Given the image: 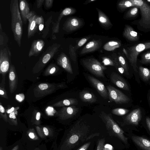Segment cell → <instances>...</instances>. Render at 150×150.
Segmentation results:
<instances>
[{
	"label": "cell",
	"mask_w": 150,
	"mask_h": 150,
	"mask_svg": "<svg viewBox=\"0 0 150 150\" xmlns=\"http://www.w3.org/2000/svg\"><path fill=\"white\" fill-rule=\"evenodd\" d=\"M19 108L18 106L15 108L14 110L9 114V120L11 124L16 125H17V120L16 117L18 115V110Z\"/></svg>",
	"instance_id": "35"
},
{
	"label": "cell",
	"mask_w": 150,
	"mask_h": 150,
	"mask_svg": "<svg viewBox=\"0 0 150 150\" xmlns=\"http://www.w3.org/2000/svg\"><path fill=\"white\" fill-rule=\"evenodd\" d=\"M87 77L91 84L102 97L105 99L108 98V91L101 82L91 75H88Z\"/></svg>",
	"instance_id": "13"
},
{
	"label": "cell",
	"mask_w": 150,
	"mask_h": 150,
	"mask_svg": "<svg viewBox=\"0 0 150 150\" xmlns=\"http://www.w3.org/2000/svg\"><path fill=\"white\" fill-rule=\"evenodd\" d=\"M130 0L140 10L141 18L138 24L144 29H150V5L144 0Z\"/></svg>",
	"instance_id": "7"
},
{
	"label": "cell",
	"mask_w": 150,
	"mask_h": 150,
	"mask_svg": "<svg viewBox=\"0 0 150 150\" xmlns=\"http://www.w3.org/2000/svg\"><path fill=\"white\" fill-rule=\"evenodd\" d=\"M141 118V110L138 108L133 110L125 117L124 122L126 124L137 125Z\"/></svg>",
	"instance_id": "14"
},
{
	"label": "cell",
	"mask_w": 150,
	"mask_h": 150,
	"mask_svg": "<svg viewBox=\"0 0 150 150\" xmlns=\"http://www.w3.org/2000/svg\"><path fill=\"white\" fill-rule=\"evenodd\" d=\"M100 117L104 124L108 136L116 137L125 144H128V139L124 134V131L113 119L111 114L102 112Z\"/></svg>",
	"instance_id": "3"
},
{
	"label": "cell",
	"mask_w": 150,
	"mask_h": 150,
	"mask_svg": "<svg viewBox=\"0 0 150 150\" xmlns=\"http://www.w3.org/2000/svg\"><path fill=\"white\" fill-rule=\"evenodd\" d=\"M45 44V42L42 40H34L32 43L28 53V57H30L33 56H38L43 50Z\"/></svg>",
	"instance_id": "16"
},
{
	"label": "cell",
	"mask_w": 150,
	"mask_h": 150,
	"mask_svg": "<svg viewBox=\"0 0 150 150\" xmlns=\"http://www.w3.org/2000/svg\"><path fill=\"white\" fill-rule=\"evenodd\" d=\"M129 111V110L126 109L117 108L112 109L111 112L114 115L120 116L125 115L128 113Z\"/></svg>",
	"instance_id": "39"
},
{
	"label": "cell",
	"mask_w": 150,
	"mask_h": 150,
	"mask_svg": "<svg viewBox=\"0 0 150 150\" xmlns=\"http://www.w3.org/2000/svg\"><path fill=\"white\" fill-rule=\"evenodd\" d=\"M117 57L119 63L124 68L127 74L129 75V68L125 59L123 56L120 54Z\"/></svg>",
	"instance_id": "41"
},
{
	"label": "cell",
	"mask_w": 150,
	"mask_h": 150,
	"mask_svg": "<svg viewBox=\"0 0 150 150\" xmlns=\"http://www.w3.org/2000/svg\"><path fill=\"white\" fill-rule=\"evenodd\" d=\"M102 59V62L104 65L115 66V62L113 59L106 57H103Z\"/></svg>",
	"instance_id": "45"
},
{
	"label": "cell",
	"mask_w": 150,
	"mask_h": 150,
	"mask_svg": "<svg viewBox=\"0 0 150 150\" xmlns=\"http://www.w3.org/2000/svg\"><path fill=\"white\" fill-rule=\"evenodd\" d=\"M139 62L143 64L150 63V51L146 52L143 54Z\"/></svg>",
	"instance_id": "43"
},
{
	"label": "cell",
	"mask_w": 150,
	"mask_h": 150,
	"mask_svg": "<svg viewBox=\"0 0 150 150\" xmlns=\"http://www.w3.org/2000/svg\"><path fill=\"white\" fill-rule=\"evenodd\" d=\"M41 114L39 112H37L36 113L35 119L37 121L39 120L40 118Z\"/></svg>",
	"instance_id": "53"
},
{
	"label": "cell",
	"mask_w": 150,
	"mask_h": 150,
	"mask_svg": "<svg viewBox=\"0 0 150 150\" xmlns=\"http://www.w3.org/2000/svg\"><path fill=\"white\" fill-rule=\"evenodd\" d=\"M59 69V67L56 64H51L46 69L43 73V75L46 76L55 74Z\"/></svg>",
	"instance_id": "32"
},
{
	"label": "cell",
	"mask_w": 150,
	"mask_h": 150,
	"mask_svg": "<svg viewBox=\"0 0 150 150\" xmlns=\"http://www.w3.org/2000/svg\"><path fill=\"white\" fill-rule=\"evenodd\" d=\"M108 136L105 126L81 118L65 130L60 150H73L92 139Z\"/></svg>",
	"instance_id": "1"
},
{
	"label": "cell",
	"mask_w": 150,
	"mask_h": 150,
	"mask_svg": "<svg viewBox=\"0 0 150 150\" xmlns=\"http://www.w3.org/2000/svg\"><path fill=\"white\" fill-rule=\"evenodd\" d=\"M35 21L36 24L38 25L41 24H44L43 17L42 16H38L36 15Z\"/></svg>",
	"instance_id": "47"
},
{
	"label": "cell",
	"mask_w": 150,
	"mask_h": 150,
	"mask_svg": "<svg viewBox=\"0 0 150 150\" xmlns=\"http://www.w3.org/2000/svg\"><path fill=\"white\" fill-rule=\"evenodd\" d=\"M112 55L113 58L112 59L113 60L115 64V67L116 70L121 74L126 75H128L125 71L124 68L119 63L117 57V56H116L115 54L113 53Z\"/></svg>",
	"instance_id": "34"
},
{
	"label": "cell",
	"mask_w": 150,
	"mask_h": 150,
	"mask_svg": "<svg viewBox=\"0 0 150 150\" xmlns=\"http://www.w3.org/2000/svg\"><path fill=\"white\" fill-rule=\"evenodd\" d=\"M8 38L4 31L1 22L0 23V49L7 45Z\"/></svg>",
	"instance_id": "30"
},
{
	"label": "cell",
	"mask_w": 150,
	"mask_h": 150,
	"mask_svg": "<svg viewBox=\"0 0 150 150\" xmlns=\"http://www.w3.org/2000/svg\"><path fill=\"white\" fill-rule=\"evenodd\" d=\"M18 81V78L15 67L13 65L11 64L9 74V86L11 93H13L16 90Z\"/></svg>",
	"instance_id": "15"
},
{
	"label": "cell",
	"mask_w": 150,
	"mask_h": 150,
	"mask_svg": "<svg viewBox=\"0 0 150 150\" xmlns=\"http://www.w3.org/2000/svg\"><path fill=\"white\" fill-rule=\"evenodd\" d=\"M139 73L144 81H147L150 79V69L140 66L139 68Z\"/></svg>",
	"instance_id": "29"
},
{
	"label": "cell",
	"mask_w": 150,
	"mask_h": 150,
	"mask_svg": "<svg viewBox=\"0 0 150 150\" xmlns=\"http://www.w3.org/2000/svg\"><path fill=\"white\" fill-rule=\"evenodd\" d=\"M18 1L11 0L10 9L11 16V28L14 40L19 47L23 33V21L19 9Z\"/></svg>",
	"instance_id": "2"
},
{
	"label": "cell",
	"mask_w": 150,
	"mask_h": 150,
	"mask_svg": "<svg viewBox=\"0 0 150 150\" xmlns=\"http://www.w3.org/2000/svg\"><path fill=\"white\" fill-rule=\"evenodd\" d=\"M147 1L148 2H150V0H147Z\"/></svg>",
	"instance_id": "60"
},
{
	"label": "cell",
	"mask_w": 150,
	"mask_h": 150,
	"mask_svg": "<svg viewBox=\"0 0 150 150\" xmlns=\"http://www.w3.org/2000/svg\"><path fill=\"white\" fill-rule=\"evenodd\" d=\"M76 11V10L72 7H67L64 9L60 13L57 21L53 22L52 28V31L54 33H58L59 31L60 22L64 17L74 13Z\"/></svg>",
	"instance_id": "19"
},
{
	"label": "cell",
	"mask_w": 150,
	"mask_h": 150,
	"mask_svg": "<svg viewBox=\"0 0 150 150\" xmlns=\"http://www.w3.org/2000/svg\"><path fill=\"white\" fill-rule=\"evenodd\" d=\"M120 42L116 41H111L106 43L103 46L104 50L108 51H112L119 47L121 46Z\"/></svg>",
	"instance_id": "31"
},
{
	"label": "cell",
	"mask_w": 150,
	"mask_h": 150,
	"mask_svg": "<svg viewBox=\"0 0 150 150\" xmlns=\"http://www.w3.org/2000/svg\"><path fill=\"white\" fill-rule=\"evenodd\" d=\"M67 87L65 82L59 83H41L37 85L33 89L35 97H43L50 95L60 89Z\"/></svg>",
	"instance_id": "6"
},
{
	"label": "cell",
	"mask_w": 150,
	"mask_h": 150,
	"mask_svg": "<svg viewBox=\"0 0 150 150\" xmlns=\"http://www.w3.org/2000/svg\"><path fill=\"white\" fill-rule=\"evenodd\" d=\"M139 8L137 6L133 7L129 10L125 15L126 18H134L136 16L138 13Z\"/></svg>",
	"instance_id": "40"
},
{
	"label": "cell",
	"mask_w": 150,
	"mask_h": 150,
	"mask_svg": "<svg viewBox=\"0 0 150 150\" xmlns=\"http://www.w3.org/2000/svg\"><path fill=\"white\" fill-rule=\"evenodd\" d=\"M149 102L150 103V94H149Z\"/></svg>",
	"instance_id": "59"
},
{
	"label": "cell",
	"mask_w": 150,
	"mask_h": 150,
	"mask_svg": "<svg viewBox=\"0 0 150 150\" xmlns=\"http://www.w3.org/2000/svg\"><path fill=\"white\" fill-rule=\"evenodd\" d=\"M111 82L117 87L125 91L129 90V86L125 80L115 72L112 73L110 75Z\"/></svg>",
	"instance_id": "17"
},
{
	"label": "cell",
	"mask_w": 150,
	"mask_h": 150,
	"mask_svg": "<svg viewBox=\"0 0 150 150\" xmlns=\"http://www.w3.org/2000/svg\"><path fill=\"white\" fill-rule=\"evenodd\" d=\"M90 38L88 37L81 39L78 42L77 44L75 46V48L77 50L78 48L83 46L87 41V40Z\"/></svg>",
	"instance_id": "46"
},
{
	"label": "cell",
	"mask_w": 150,
	"mask_h": 150,
	"mask_svg": "<svg viewBox=\"0 0 150 150\" xmlns=\"http://www.w3.org/2000/svg\"><path fill=\"white\" fill-rule=\"evenodd\" d=\"M52 39L54 40L56 39V37L55 34H53L52 35Z\"/></svg>",
	"instance_id": "57"
},
{
	"label": "cell",
	"mask_w": 150,
	"mask_h": 150,
	"mask_svg": "<svg viewBox=\"0 0 150 150\" xmlns=\"http://www.w3.org/2000/svg\"><path fill=\"white\" fill-rule=\"evenodd\" d=\"M79 98L83 102L93 103L97 101L96 96L93 93L87 91H83L79 93Z\"/></svg>",
	"instance_id": "25"
},
{
	"label": "cell",
	"mask_w": 150,
	"mask_h": 150,
	"mask_svg": "<svg viewBox=\"0 0 150 150\" xmlns=\"http://www.w3.org/2000/svg\"><path fill=\"white\" fill-rule=\"evenodd\" d=\"M5 76H2V79L0 84V95L2 98L6 99L8 97L5 88Z\"/></svg>",
	"instance_id": "36"
},
{
	"label": "cell",
	"mask_w": 150,
	"mask_h": 150,
	"mask_svg": "<svg viewBox=\"0 0 150 150\" xmlns=\"http://www.w3.org/2000/svg\"><path fill=\"white\" fill-rule=\"evenodd\" d=\"M146 121L147 127L150 132V118L149 117H147L146 118Z\"/></svg>",
	"instance_id": "52"
},
{
	"label": "cell",
	"mask_w": 150,
	"mask_h": 150,
	"mask_svg": "<svg viewBox=\"0 0 150 150\" xmlns=\"http://www.w3.org/2000/svg\"><path fill=\"white\" fill-rule=\"evenodd\" d=\"M83 66L93 74L98 77H104V71L107 68L96 59L85 58L82 60Z\"/></svg>",
	"instance_id": "8"
},
{
	"label": "cell",
	"mask_w": 150,
	"mask_h": 150,
	"mask_svg": "<svg viewBox=\"0 0 150 150\" xmlns=\"http://www.w3.org/2000/svg\"><path fill=\"white\" fill-rule=\"evenodd\" d=\"M44 0H39L36 1L37 6L38 8L40 7L43 3L45 1Z\"/></svg>",
	"instance_id": "51"
},
{
	"label": "cell",
	"mask_w": 150,
	"mask_h": 150,
	"mask_svg": "<svg viewBox=\"0 0 150 150\" xmlns=\"http://www.w3.org/2000/svg\"><path fill=\"white\" fill-rule=\"evenodd\" d=\"M61 45L57 43L49 46L42 54L33 69L34 73L40 71L58 52Z\"/></svg>",
	"instance_id": "5"
},
{
	"label": "cell",
	"mask_w": 150,
	"mask_h": 150,
	"mask_svg": "<svg viewBox=\"0 0 150 150\" xmlns=\"http://www.w3.org/2000/svg\"><path fill=\"white\" fill-rule=\"evenodd\" d=\"M35 14V13L34 11H30L27 16V20H29L30 18H31Z\"/></svg>",
	"instance_id": "50"
},
{
	"label": "cell",
	"mask_w": 150,
	"mask_h": 150,
	"mask_svg": "<svg viewBox=\"0 0 150 150\" xmlns=\"http://www.w3.org/2000/svg\"><path fill=\"white\" fill-rule=\"evenodd\" d=\"M54 1L53 0H45V6L46 9L51 8L53 5Z\"/></svg>",
	"instance_id": "48"
},
{
	"label": "cell",
	"mask_w": 150,
	"mask_h": 150,
	"mask_svg": "<svg viewBox=\"0 0 150 150\" xmlns=\"http://www.w3.org/2000/svg\"><path fill=\"white\" fill-rule=\"evenodd\" d=\"M52 16H51L47 19L45 24L44 29L42 31V38H45L47 35L49 31V27L52 22Z\"/></svg>",
	"instance_id": "37"
},
{
	"label": "cell",
	"mask_w": 150,
	"mask_h": 150,
	"mask_svg": "<svg viewBox=\"0 0 150 150\" xmlns=\"http://www.w3.org/2000/svg\"><path fill=\"white\" fill-rule=\"evenodd\" d=\"M36 16V14L35 15L28 20V21L27 34L28 38H30L34 35L38 27V25L36 24L35 22V18Z\"/></svg>",
	"instance_id": "24"
},
{
	"label": "cell",
	"mask_w": 150,
	"mask_h": 150,
	"mask_svg": "<svg viewBox=\"0 0 150 150\" xmlns=\"http://www.w3.org/2000/svg\"><path fill=\"white\" fill-rule=\"evenodd\" d=\"M96 9L98 13V20L101 24L105 27L112 25L110 20L105 14L98 8Z\"/></svg>",
	"instance_id": "28"
},
{
	"label": "cell",
	"mask_w": 150,
	"mask_h": 150,
	"mask_svg": "<svg viewBox=\"0 0 150 150\" xmlns=\"http://www.w3.org/2000/svg\"><path fill=\"white\" fill-rule=\"evenodd\" d=\"M15 108L13 107L10 109H7L6 110V113H7L8 114V113L10 114L14 110Z\"/></svg>",
	"instance_id": "54"
},
{
	"label": "cell",
	"mask_w": 150,
	"mask_h": 150,
	"mask_svg": "<svg viewBox=\"0 0 150 150\" xmlns=\"http://www.w3.org/2000/svg\"><path fill=\"white\" fill-rule=\"evenodd\" d=\"M43 130L45 135L46 136H48L49 134V131L48 129L46 127H44Z\"/></svg>",
	"instance_id": "55"
},
{
	"label": "cell",
	"mask_w": 150,
	"mask_h": 150,
	"mask_svg": "<svg viewBox=\"0 0 150 150\" xmlns=\"http://www.w3.org/2000/svg\"><path fill=\"white\" fill-rule=\"evenodd\" d=\"M58 65L61 67L68 73L72 74L73 70L70 61L67 56L64 53L62 52L57 59Z\"/></svg>",
	"instance_id": "18"
},
{
	"label": "cell",
	"mask_w": 150,
	"mask_h": 150,
	"mask_svg": "<svg viewBox=\"0 0 150 150\" xmlns=\"http://www.w3.org/2000/svg\"><path fill=\"white\" fill-rule=\"evenodd\" d=\"M76 49L75 46L72 45H70L69 46V53L71 59L74 62H75L77 59V56L76 53Z\"/></svg>",
	"instance_id": "42"
},
{
	"label": "cell",
	"mask_w": 150,
	"mask_h": 150,
	"mask_svg": "<svg viewBox=\"0 0 150 150\" xmlns=\"http://www.w3.org/2000/svg\"><path fill=\"white\" fill-rule=\"evenodd\" d=\"M108 98L111 101L116 103L121 104L128 103L130 99L126 95L119 90L110 85L107 86Z\"/></svg>",
	"instance_id": "10"
},
{
	"label": "cell",
	"mask_w": 150,
	"mask_h": 150,
	"mask_svg": "<svg viewBox=\"0 0 150 150\" xmlns=\"http://www.w3.org/2000/svg\"><path fill=\"white\" fill-rule=\"evenodd\" d=\"M17 149V146H16L12 150H16Z\"/></svg>",
	"instance_id": "58"
},
{
	"label": "cell",
	"mask_w": 150,
	"mask_h": 150,
	"mask_svg": "<svg viewBox=\"0 0 150 150\" xmlns=\"http://www.w3.org/2000/svg\"><path fill=\"white\" fill-rule=\"evenodd\" d=\"M78 103L77 99L70 98L61 100L54 104L52 106L55 107H65L76 105Z\"/></svg>",
	"instance_id": "27"
},
{
	"label": "cell",
	"mask_w": 150,
	"mask_h": 150,
	"mask_svg": "<svg viewBox=\"0 0 150 150\" xmlns=\"http://www.w3.org/2000/svg\"><path fill=\"white\" fill-rule=\"evenodd\" d=\"M19 8L23 22L25 24L27 21V16L30 11L29 4L26 0H20Z\"/></svg>",
	"instance_id": "23"
},
{
	"label": "cell",
	"mask_w": 150,
	"mask_h": 150,
	"mask_svg": "<svg viewBox=\"0 0 150 150\" xmlns=\"http://www.w3.org/2000/svg\"><path fill=\"white\" fill-rule=\"evenodd\" d=\"M29 136L32 139H33L35 138V135L32 132L29 133L28 134Z\"/></svg>",
	"instance_id": "56"
},
{
	"label": "cell",
	"mask_w": 150,
	"mask_h": 150,
	"mask_svg": "<svg viewBox=\"0 0 150 150\" xmlns=\"http://www.w3.org/2000/svg\"><path fill=\"white\" fill-rule=\"evenodd\" d=\"M79 108L75 106L64 107L56 112L59 119L63 121L73 117L77 114Z\"/></svg>",
	"instance_id": "11"
},
{
	"label": "cell",
	"mask_w": 150,
	"mask_h": 150,
	"mask_svg": "<svg viewBox=\"0 0 150 150\" xmlns=\"http://www.w3.org/2000/svg\"><path fill=\"white\" fill-rule=\"evenodd\" d=\"M102 45L101 40H93L89 42L82 49L80 52L81 54H84L93 52L99 49Z\"/></svg>",
	"instance_id": "20"
},
{
	"label": "cell",
	"mask_w": 150,
	"mask_h": 150,
	"mask_svg": "<svg viewBox=\"0 0 150 150\" xmlns=\"http://www.w3.org/2000/svg\"><path fill=\"white\" fill-rule=\"evenodd\" d=\"M0 115L1 118H2L5 122H7L8 118L6 112L1 102H0Z\"/></svg>",
	"instance_id": "44"
},
{
	"label": "cell",
	"mask_w": 150,
	"mask_h": 150,
	"mask_svg": "<svg viewBox=\"0 0 150 150\" xmlns=\"http://www.w3.org/2000/svg\"><path fill=\"white\" fill-rule=\"evenodd\" d=\"M83 24V21L80 18L74 17H69L64 23L62 29L67 32L76 31Z\"/></svg>",
	"instance_id": "12"
},
{
	"label": "cell",
	"mask_w": 150,
	"mask_h": 150,
	"mask_svg": "<svg viewBox=\"0 0 150 150\" xmlns=\"http://www.w3.org/2000/svg\"><path fill=\"white\" fill-rule=\"evenodd\" d=\"M105 137H101L98 138L95 150H105Z\"/></svg>",
	"instance_id": "38"
},
{
	"label": "cell",
	"mask_w": 150,
	"mask_h": 150,
	"mask_svg": "<svg viewBox=\"0 0 150 150\" xmlns=\"http://www.w3.org/2000/svg\"><path fill=\"white\" fill-rule=\"evenodd\" d=\"M123 35L127 40L131 41H137L139 39L137 32L131 26L127 25L125 26Z\"/></svg>",
	"instance_id": "21"
},
{
	"label": "cell",
	"mask_w": 150,
	"mask_h": 150,
	"mask_svg": "<svg viewBox=\"0 0 150 150\" xmlns=\"http://www.w3.org/2000/svg\"><path fill=\"white\" fill-rule=\"evenodd\" d=\"M117 6L118 8L121 10H125L131 7L136 6L130 0L121 1L118 2Z\"/></svg>",
	"instance_id": "33"
},
{
	"label": "cell",
	"mask_w": 150,
	"mask_h": 150,
	"mask_svg": "<svg viewBox=\"0 0 150 150\" xmlns=\"http://www.w3.org/2000/svg\"><path fill=\"white\" fill-rule=\"evenodd\" d=\"M11 53L8 45L0 49V73L2 76H5L9 71L12 64Z\"/></svg>",
	"instance_id": "9"
},
{
	"label": "cell",
	"mask_w": 150,
	"mask_h": 150,
	"mask_svg": "<svg viewBox=\"0 0 150 150\" xmlns=\"http://www.w3.org/2000/svg\"><path fill=\"white\" fill-rule=\"evenodd\" d=\"M150 49V42L140 43L124 49L123 51L126 55L134 71L137 72V57L142 51Z\"/></svg>",
	"instance_id": "4"
},
{
	"label": "cell",
	"mask_w": 150,
	"mask_h": 150,
	"mask_svg": "<svg viewBox=\"0 0 150 150\" xmlns=\"http://www.w3.org/2000/svg\"><path fill=\"white\" fill-rule=\"evenodd\" d=\"M133 142L143 150H150V141L142 137L134 136L132 137Z\"/></svg>",
	"instance_id": "22"
},
{
	"label": "cell",
	"mask_w": 150,
	"mask_h": 150,
	"mask_svg": "<svg viewBox=\"0 0 150 150\" xmlns=\"http://www.w3.org/2000/svg\"><path fill=\"white\" fill-rule=\"evenodd\" d=\"M98 139L96 137L90 139L73 150H95Z\"/></svg>",
	"instance_id": "26"
},
{
	"label": "cell",
	"mask_w": 150,
	"mask_h": 150,
	"mask_svg": "<svg viewBox=\"0 0 150 150\" xmlns=\"http://www.w3.org/2000/svg\"><path fill=\"white\" fill-rule=\"evenodd\" d=\"M16 98L19 102H21L24 100L25 96L23 93L19 94L16 95Z\"/></svg>",
	"instance_id": "49"
}]
</instances>
